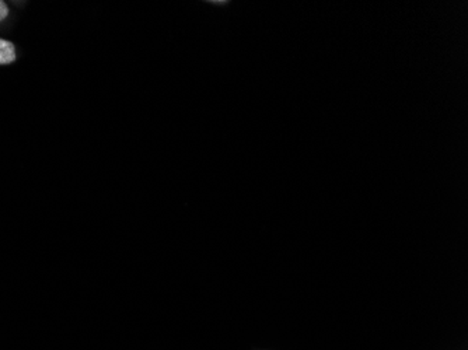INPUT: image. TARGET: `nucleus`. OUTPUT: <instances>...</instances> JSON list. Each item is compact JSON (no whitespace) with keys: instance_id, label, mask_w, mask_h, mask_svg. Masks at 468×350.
Listing matches in <instances>:
<instances>
[{"instance_id":"1","label":"nucleus","mask_w":468,"mask_h":350,"mask_svg":"<svg viewBox=\"0 0 468 350\" xmlns=\"http://www.w3.org/2000/svg\"><path fill=\"white\" fill-rule=\"evenodd\" d=\"M14 61H16L14 45L7 40L0 38V65H10Z\"/></svg>"},{"instance_id":"2","label":"nucleus","mask_w":468,"mask_h":350,"mask_svg":"<svg viewBox=\"0 0 468 350\" xmlns=\"http://www.w3.org/2000/svg\"><path fill=\"white\" fill-rule=\"evenodd\" d=\"M7 16H8V7H7V4H6L4 1L0 0V23H1Z\"/></svg>"}]
</instances>
